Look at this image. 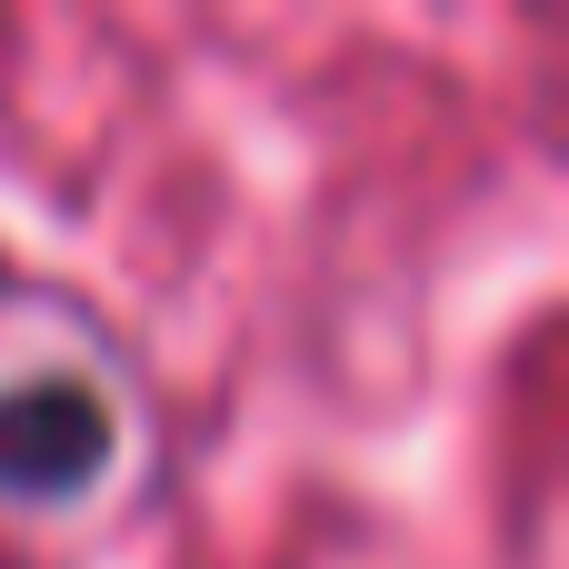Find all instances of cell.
Here are the masks:
<instances>
[{"label": "cell", "instance_id": "cell-1", "mask_svg": "<svg viewBox=\"0 0 569 569\" xmlns=\"http://www.w3.org/2000/svg\"><path fill=\"white\" fill-rule=\"evenodd\" d=\"M100 460H110V410L80 380H40V390L0 400V490L70 500V490L100 480Z\"/></svg>", "mask_w": 569, "mask_h": 569}]
</instances>
